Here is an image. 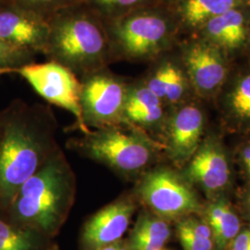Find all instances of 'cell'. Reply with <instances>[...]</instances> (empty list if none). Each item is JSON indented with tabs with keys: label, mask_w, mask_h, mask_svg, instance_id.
<instances>
[{
	"label": "cell",
	"mask_w": 250,
	"mask_h": 250,
	"mask_svg": "<svg viewBox=\"0 0 250 250\" xmlns=\"http://www.w3.org/2000/svg\"><path fill=\"white\" fill-rule=\"evenodd\" d=\"M187 178L198 185L208 194H218L227 188L231 179V169L224 148L214 137L200 144L189 160Z\"/></svg>",
	"instance_id": "11"
},
{
	"label": "cell",
	"mask_w": 250,
	"mask_h": 250,
	"mask_svg": "<svg viewBox=\"0 0 250 250\" xmlns=\"http://www.w3.org/2000/svg\"><path fill=\"white\" fill-rule=\"evenodd\" d=\"M7 4V0H0V8L5 6Z\"/></svg>",
	"instance_id": "33"
},
{
	"label": "cell",
	"mask_w": 250,
	"mask_h": 250,
	"mask_svg": "<svg viewBox=\"0 0 250 250\" xmlns=\"http://www.w3.org/2000/svg\"><path fill=\"white\" fill-rule=\"evenodd\" d=\"M113 62H144L172 47L178 20L172 9L153 5L106 21Z\"/></svg>",
	"instance_id": "2"
},
{
	"label": "cell",
	"mask_w": 250,
	"mask_h": 250,
	"mask_svg": "<svg viewBox=\"0 0 250 250\" xmlns=\"http://www.w3.org/2000/svg\"><path fill=\"white\" fill-rule=\"evenodd\" d=\"M36 244L35 233L0 220V250H34Z\"/></svg>",
	"instance_id": "21"
},
{
	"label": "cell",
	"mask_w": 250,
	"mask_h": 250,
	"mask_svg": "<svg viewBox=\"0 0 250 250\" xmlns=\"http://www.w3.org/2000/svg\"><path fill=\"white\" fill-rule=\"evenodd\" d=\"M48 34L47 19L9 4L0 8V38L10 45L45 55Z\"/></svg>",
	"instance_id": "10"
},
{
	"label": "cell",
	"mask_w": 250,
	"mask_h": 250,
	"mask_svg": "<svg viewBox=\"0 0 250 250\" xmlns=\"http://www.w3.org/2000/svg\"><path fill=\"white\" fill-rule=\"evenodd\" d=\"M139 195L154 214L166 221L180 220L201 210L197 195L187 180L170 169L153 170L144 177Z\"/></svg>",
	"instance_id": "7"
},
{
	"label": "cell",
	"mask_w": 250,
	"mask_h": 250,
	"mask_svg": "<svg viewBox=\"0 0 250 250\" xmlns=\"http://www.w3.org/2000/svg\"><path fill=\"white\" fill-rule=\"evenodd\" d=\"M83 0H7V4L48 19L55 13L82 4Z\"/></svg>",
	"instance_id": "22"
},
{
	"label": "cell",
	"mask_w": 250,
	"mask_h": 250,
	"mask_svg": "<svg viewBox=\"0 0 250 250\" xmlns=\"http://www.w3.org/2000/svg\"><path fill=\"white\" fill-rule=\"evenodd\" d=\"M162 103L161 99L146 85V83L129 86L125 107L126 120L127 117L133 113L160 106Z\"/></svg>",
	"instance_id": "23"
},
{
	"label": "cell",
	"mask_w": 250,
	"mask_h": 250,
	"mask_svg": "<svg viewBox=\"0 0 250 250\" xmlns=\"http://www.w3.org/2000/svg\"><path fill=\"white\" fill-rule=\"evenodd\" d=\"M41 147L26 126L13 121L0 141V196L12 201L20 188L38 170Z\"/></svg>",
	"instance_id": "5"
},
{
	"label": "cell",
	"mask_w": 250,
	"mask_h": 250,
	"mask_svg": "<svg viewBox=\"0 0 250 250\" xmlns=\"http://www.w3.org/2000/svg\"></svg>",
	"instance_id": "35"
},
{
	"label": "cell",
	"mask_w": 250,
	"mask_h": 250,
	"mask_svg": "<svg viewBox=\"0 0 250 250\" xmlns=\"http://www.w3.org/2000/svg\"><path fill=\"white\" fill-rule=\"evenodd\" d=\"M241 161L245 170L250 175V145L245 146L241 151Z\"/></svg>",
	"instance_id": "28"
},
{
	"label": "cell",
	"mask_w": 250,
	"mask_h": 250,
	"mask_svg": "<svg viewBox=\"0 0 250 250\" xmlns=\"http://www.w3.org/2000/svg\"><path fill=\"white\" fill-rule=\"evenodd\" d=\"M203 219L209 226L214 250H227L241 230L240 220L232 206L223 197H218L206 207Z\"/></svg>",
	"instance_id": "14"
},
{
	"label": "cell",
	"mask_w": 250,
	"mask_h": 250,
	"mask_svg": "<svg viewBox=\"0 0 250 250\" xmlns=\"http://www.w3.org/2000/svg\"><path fill=\"white\" fill-rule=\"evenodd\" d=\"M182 1L183 0H157V3H158V5H161L162 7L173 9Z\"/></svg>",
	"instance_id": "29"
},
{
	"label": "cell",
	"mask_w": 250,
	"mask_h": 250,
	"mask_svg": "<svg viewBox=\"0 0 250 250\" xmlns=\"http://www.w3.org/2000/svg\"><path fill=\"white\" fill-rule=\"evenodd\" d=\"M83 4L95 10L107 21L158 3L157 0H83Z\"/></svg>",
	"instance_id": "20"
},
{
	"label": "cell",
	"mask_w": 250,
	"mask_h": 250,
	"mask_svg": "<svg viewBox=\"0 0 250 250\" xmlns=\"http://www.w3.org/2000/svg\"><path fill=\"white\" fill-rule=\"evenodd\" d=\"M246 207H247V208H248V210H249L250 214V193L248 195L247 198H246Z\"/></svg>",
	"instance_id": "32"
},
{
	"label": "cell",
	"mask_w": 250,
	"mask_h": 250,
	"mask_svg": "<svg viewBox=\"0 0 250 250\" xmlns=\"http://www.w3.org/2000/svg\"><path fill=\"white\" fill-rule=\"evenodd\" d=\"M209 43L224 49L241 46L247 38V21L241 9H232L203 25Z\"/></svg>",
	"instance_id": "15"
},
{
	"label": "cell",
	"mask_w": 250,
	"mask_h": 250,
	"mask_svg": "<svg viewBox=\"0 0 250 250\" xmlns=\"http://www.w3.org/2000/svg\"><path fill=\"white\" fill-rule=\"evenodd\" d=\"M130 199H121L105 207L94 215L84 225L83 242L89 250L121 241L128 229L134 212Z\"/></svg>",
	"instance_id": "12"
},
{
	"label": "cell",
	"mask_w": 250,
	"mask_h": 250,
	"mask_svg": "<svg viewBox=\"0 0 250 250\" xmlns=\"http://www.w3.org/2000/svg\"><path fill=\"white\" fill-rule=\"evenodd\" d=\"M186 75L197 94L209 97L223 86L227 65L218 46L209 42L191 43L183 49Z\"/></svg>",
	"instance_id": "9"
},
{
	"label": "cell",
	"mask_w": 250,
	"mask_h": 250,
	"mask_svg": "<svg viewBox=\"0 0 250 250\" xmlns=\"http://www.w3.org/2000/svg\"><path fill=\"white\" fill-rule=\"evenodd\" d=\"M228 250H250V226L240 230Z\"/></svg>",
	"instance_id": "27"
},
{
	"label": "cell",
	"mask_w": 250,
	"mask_h": 250,
	"mask_svg": "<svg viewBox=\"0 0 250 250\" xmlns=\"http://www.w3.org/2000/svg\"><path fill=\"white\" fill-rule=\"evenodd\" d=\"M121 242H122V240L117 242V243H114V244L103 246V247H100V248H98V249H95V250H119V247H120Z\"/></svg>",
	"instance_id": "30"
},
{
	"label": "cell",
	"mask_w": 250,
	"mask_h": 250,
	"mask_svg": "<svg viewBox=\"0 0 250 250\" xmlns=\"http://www.w3.org/2000/svg\"><path fill=\"white\" fill-rule=\"evenodd\" d=\"M36 55L10 45L0 38V69L14 68L33 62Z\"/></svg>",
	"instance_id": "25"
},
{
	"label": "cell",
	"mask_w": 250,
	"mask_h": 250,
	"mask_svg": "<svg viewBox=\"0 0 250 250\" xmlns=\"http://www.w3.org/2000/svg\"><path fill=\"white\" fill-rule=\"evenodd\" d=\"M169 222L155 214L140 215L130 239L127 243L131 250H160L170 236Z\"/></svg>",
	"instance_id": "17"
},
{
	"label": "cell",
	"mask_w": 250,
	"mask_h": 250,
	"mask_svg": "<svg viewBox=\"0 0 250 250\" xmlns=\"http://www.w3.org/2000/svg\"><path fill=\"white\" fill-rule=\"evenodd\" d=\"M87 149L95 159L124 173L143 170L153 158V146L146 137L124 131L118 125L92 134Z\"/></svg>",
	"instance_id": "8"
},
{
	"label": "cell",
	"mask_w": 250,
	"mask_h": 250,
	"mask_svg": "<svg viewBox=\"0 0 250 250\" xmlns=\"http://www.w3.org/2000/svg\"><path fill=\"white\" fill-rule=\"evenodd\" d=\"M204 129L202 111L193 105L175 109L167 122V144L171 158L177 162L188 161L201 144Z\"/></svg>",
	"instance_id": "13"
},
{
	"label": "cell",
	"mask_w": 250,
	"mask_h": 250,
	"mask_svg": "<svg viewBox=\"0 0 250 250\" xmlns=\"http://www.w3.org/2000/svg\"></svg>",
	"instance_id": "34"
},
{
	"label": "cell",
	"mask_w": 250,
	"mask_h": 250,
	"mask_svg": "<svg viewBox=\"0 0 250 250\" xmlns=\"http://www.w3.org/2000/svg\"><path fill=\"white\" fill-rule=\"evenodd\" d=\"M62 166L49 162L21 186L12 200L17 219L39 231H54L62 219L68 198Z\"/></svg>",
	"instance_id": "3"
},
{
	"label": "cell",
	"mask_w": 250,
	"mask_h": 250,
	"mask_svg": "<svg viewBox=\"0 0 250 250\" xmlns=\"http://www.w3.org/2000/svg\"><path fill=\"white\" fill-rule=\"evenodd\" d=\"M45 56L83 76L113 62L105 20L84 4L62 9L47 19Z\"/></svg>",
	"instance_id": "1"
},
{
	"label": "cell",
	"mask_w": 250,
	"mask_h": 250,
	"mask_svg": "<svg viewBox=\"0 0 250 250\" xmlns=\"http://www.w3.org/2000/svg\"><path fill=\"white\" fill-rule=\"evenodd\" d=\"M164 117L163 106L160 105L146 110L138 111L127 117V121L142 126H151L162 121Z\"/></svg>",
	"instance_id": "26"
},
{
	"label": "cell",
	"mask_w": 250,
	"mask_h": 250,
	"mask_svg": "<svg viewBox=\"0 0 250 250\" xmlns=\"http://www.w3.org/2000/svg\"><path fill=\"white\" fill-rule=\"evenodd\" d=\"M228 114L240 125H250V74L242 76L226 98Z\"/></svg>",
	"instance_id": "19"
},
{
	"label": "cell",
	"mask_w": 250,
	"mask_h": 250,
	"mask_svg": "<svg viewBox=\"0 0 250 250\" xmlns=\"http://www.w3.org/2000/svg\"><path fill=\"white\" fill-rule=\"evenodd\" d=\"M81 105L85 124L112 127L126 122L129 86L107 68L91 72L81 81Z\"/></svg>",
	"instance_id": "6"
},
{
	"label": "cell",
	"mask_w": 250,
	"mask_h": 250,
	"mask_svg": "<svg viewBox=\"0 0 250 250\" xmlns=\"http://www.w3.org/2000/svg\"><path fill=\"white\" fill-rule=\"evenodd\" d=\"M131 250L128 244L126 242L122 241L120 244V247H119V250Z\"/></svg>",
	"instance_id": "31"
},
{
	"label": "cell",
	"mask_w": 250,
	"mask_h": 250,
	"mask_svg": "<svg viewBox=\"0 0 250 250\" xmlns=\"http://www.w3.org/2000/svg\"><path fill=\"white\" fill-rule=\"evenodd\" d=\"M188 77L181 67L174 62L169 61V71L163 102L171 105L178 104L188 89Z\"/></svg>",
	"instance_id": "24"
},
{
	"label": "cell",
	"mask_w": 250,
	"mask_h": 250,
	"mask_svg": "<svg viewBox=\"0 0 250 250\" xmlns=\"http://www.w3.org/2000/svg\"><path fill=\"white\" fill-rule=\"evenodd\" d=\"M8 73L18 74L47 102L70 111L76 118L81 130L91 134L83 116L82 83L70 69L53 61L33 62L14 68L0 69V75Z\"/></svg>",
	"instance_id": "4"
},
{
	"label": "cell",
	"mask_w": 250,
	"mask_h": 250,
	"mask_svg": "<svg viewBox=\"0 0 250 250\" xmlns=\"http://www.w3.org/2000/svg\"><path fill=\"white\" fill-rule=\"evenodd\" d=\"M177 235L184 250H214L209 226L203 218L190 215L177 223Z\"/></svg>",
	"instance_id": "18"
},
{
	"label": "cell",
	"mask_w": 250,
	"mask_h": 250,
	"mask_svg": "<svg viewBox=\"0 0 250 250\" xmlns=\"http://www.w3.org/2000/svg\"><path fill=\"white\" fill-rule=\"evenodd\" d=\"M250 3V0H183L172 10L179 23L188 27L203 26L209 20Z\"/></svg>",
	"instance_id": "16"
}]
</instances>
